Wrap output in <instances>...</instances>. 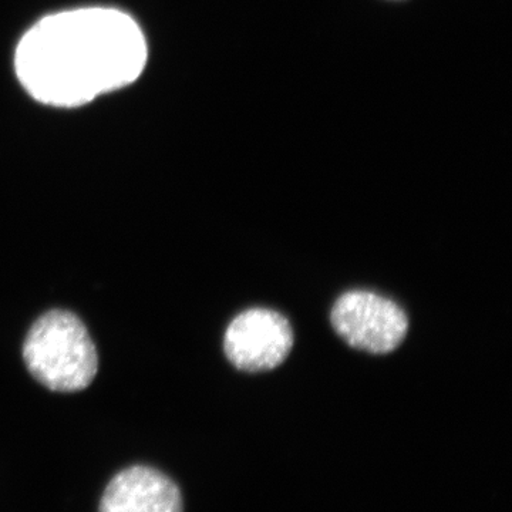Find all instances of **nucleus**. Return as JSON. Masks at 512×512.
I'll list each match as a JSON object with an SVG mask.
<instances>
[{
  "mask_svg": "<svg viewBox=\"0 0 512 512\" xmlns=\"http://www.w3.org/2000/svg\"><path fill=\"white\" fill-rule=\"evenodd\" d=\"M146 60V40L130 16L80 9L33 26L16 50V72L36 100L73 107L134 82Z\"/></svg>",
  "mask_w": 512,
  "mask_h": 512,
  "instance_id": "f257e3e1",
  "label": "nucleus"
},
{
  "mask_svg": "<svg viewBox=\"0 0 512 512\" xmlns=\"http://www.w3.org/2000/svg\"><path fill=\"white\" fill-rule=\"evenodd\" d=\"M23 359L30 375L52 392H80L99 370V356L86 326L67 311L47 312L33 323Z\"/></svg>",
  "mask_w": 512,
  "mask_h": 512,
  "instance_id": "f03ea898",
  "label": "nucleus"
},
{
  "mask_svg": "<svg viewBox=\"0 0 512 512\" xmlns=\"http://www.w3.org/2000/svg\"><path fill=\"white\" fill-rule=\"evenodd\" d=\"M332 326L352 348L386 355L399 348L409 330L397 303L367 291L343 293L332 309Z\"/></svg>",
  "mask_w": 512,
  "mask_h": 512,
  "instance_id": "7ed1b4c3",
  "label": "nucleus"
},
{
  "mask_svg": "<svg viewBox=\"0 0 512 512\" xmlns=\"http://www.w3.org/2000/svg\"><path fill=\"white\" fill-rule=\"evenodd\" d=\"M293 346L291 323L271 309L239 313L225 332L229 362L244 372H266L281 365Z\"/></svg>",
  "mask_w": 512,
  "mask_h": 512,
  "instance_id": "20e7f679",
  "label": "nucleus"
},
{
  "mask_svg": "<svg viewBox=\"0 0 512 512\" xmlns=\"http://www.w3.org/2000/svg\"><path fill=\"white\" fill-rule=\"evenodd\" d=\"M99 512H184L178 485L160 470L133 466L116 474L101 497Z\"/></svg>",
  "mask_w": 512,
  "mask_h": 512,
  "instance_id": "39448f33",
  "label": "nucleus"
}]
</instances>
